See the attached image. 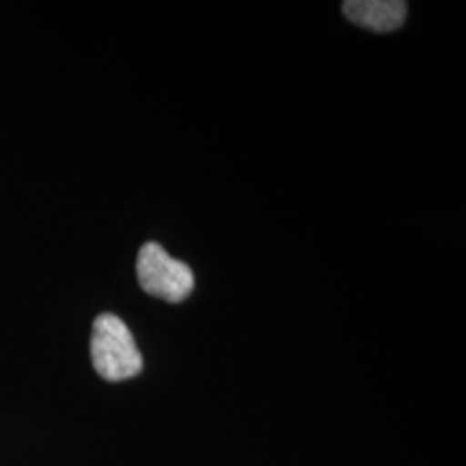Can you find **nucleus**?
Returning a JSON list of instances; mask_svg holds the SVG:
<instances>
[{
    "instance_id": "nucleus-1",
    "label": "nucleus",
    "mask_w": 466,
    "mask_h": 466,
    "mask_svg": "<svg viewBox=\"0 0 466 466\" xmlns=\"http://www.w3.org/2000/svg\"><path fill=\"white\" fill-rule=\"evenodd\" d=\"M91 363L108 382L130 380L143 371L141 350L124 319L113 313H102L93 322Z\"/></svg>"
},
{
    "instance_id": "nucleus-2",
    "label": "nucleus",
    "mask_w": 466,
    "mask_h": 466,
    "mask_svg": "<svg viewBox=\"0 0 466 466\" xmlns=\"http://www.w3.org/2000/svg\"><path fill=\"white\" fill-rule=\"evenodd\" d=\"M137 277L143 291L165 302H184L195 289V275L182 261L173 259L160 244L147 242L138 250Z\"/></svg>"
},
{
    "instance_id": "nucleus-3",
    "label": "nucleus",
    "mask_w": 466,
    "mask_h": 466,
    "mask_svg": "<svg viewBox=\"0 0 466 466\" xmlns=\"http://www.w3.org/2000/svg\"><path fill=\"white\" fill-rule=\"evenodd\" d=\"M406 3L401 0H348L343 14L350 22L367 31L391 33L404 25Z\"/></svg>"
}]
</instances>
